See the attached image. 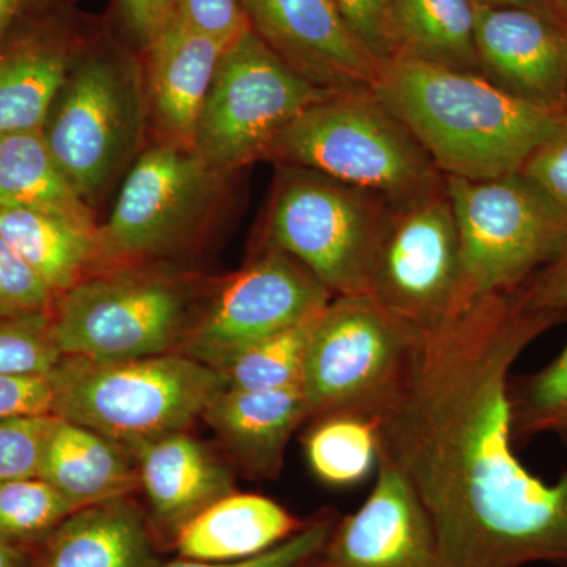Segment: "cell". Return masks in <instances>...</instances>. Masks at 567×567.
<instances>
[{
  "mask_svg": "<svg viewBox=\"0 0 567 567\" xmlns=\"http://www.w3.org/2000/svg\"><path fill=\"white\" fill-rule=\"evenodd\" d=\"M319 315L238 354L219 371L226 380V390L271 391L301 383L306 352Z\"/></svg>",
  "mask_w": 567,
  "mask_h": 567,
  "instance_id": "29",
  "label": "cell"
},
{
  "mask_svg": "<svg viewBox=\"0 0 567 567\" xmlns=\"http://www.w3.org/2000/svg\"><path fill=\"white\" fill-rule=\"evenodd\" d=\"M178 0H118L123 18L136 39L148 47L177 10Z\"/></svg>",
  "mask_w": 567,
  "mask_h": 567,
  "instance_id": "40",
  "label": "cell"
},
{
  "mask_svg": "<svg viewBox=\"0 0 567 567\" xmlns=\"http://www.w3.org/2000/svg\"><path fill=\"white\" fill-rule=\"evenodd\" d=\"M462 251V306L514 292L567 251V215L520 173L446 177Z\"/></svg>",
  "mask_w": 567,
  "mask_h": 567,
  "instance_id": "8",
  "label": "cell"
},
{
  "mask_svg": "<svg viewBox=\"0 0 567 567\" xmlns=\"http://www.w3.org/2000/svg\"><path fill=\"white\" fill-rule=\"evenodd\" d=\"M249 25L290 69L327 91L372 89L380 62L333 0H244Z\"/></svg>",
  "mask_w": 567,
  "mask_h": 567,
  "instance_id": "14",
  "label": "cell"
},
{
  "mask_svg": "<svg viewBox=\"0 0 567 567\" xmlns=\"http://www.w3.org/2000/svg\"><path fill=\"white\" fill-rule=\"evenodd\" d=\"M140 486L147 495L153 535L175 540L205 507L235 492L221 458L183 432L159 436L133 451Z\"/></svg>",
  "mask_w": 567,
  "mask_h": 567,
  "instance_id": "17",
  "label": "cell"
},
{
  "mask_svg": "<svg viewBox=\"0 0 567 567\" xmlns=\"http://www.w3.org/2000/svg\"><path fill=\"white\" fill-rule=\"evenodd\" d=\"M35 3L37 0H0V40L18 31Z\"/></svg>",
  "mask_w": 567,
  "mask_h": 567,
  "instance_id": "41",
  "label": "cell"
},
{
  "mask_svg": "<svg viewBox=\"0 0 567 567\" xmlns=\"http://www.w3.org/2000/svg\"><path fill=\"white\" fill-rule=\"evenodd\" d=\"M514 446L548 432L567 435V346L551 363L507 380Z\"/></svg>",
  "mask_w": 567,
  "mask_h": 567,
  "instance_id": "28",
  "label": "cell"
},
{
  "mask_svg": "<svg viewBox=\"0 0 567 567\" xmlns=\"http://www.w3.org/2000/svg\"><path fill=\"white\" fill-rule=\"evenodd\" d=\"M554 6L558 17L567 24V0H554Z\"/></svg>",
  "mask_w": 567,
  "mask_h": 567,
  "instance_id": "44",
  "label": "cell"
},
{
  "mask_svg": "<svg viewBox=\"0 0 567 567\" xmlns=\"http://www.w3.org/2000/svg\"><path fill=\"white\" fill-rule=\"evenodd\" d=\"M391 205L333 177L278 164L265 248L289 254L334 297L365 293Z\"/></svg>",
  "mask_w": 567,
  "mask_h": 567,
  "instance_id": "9",
  "label": "cell"
},
{
  "mask_svg": "<svg viewBox=\"0 0 567 567\" xmlns=\"http://www.w3.org/2000/svg\"><path fill=\"white\" fill-rule=\"evenodd\" d=\"M132 457L107 436L54 416L44 440L39 477L81 509L128 496L140 487Z\"/></svg>",
  "mask_w": 567,
  "mask_h": 567,
  "instance_id": "22",
  "label": "cell"
},
{
  "mask_svg": "<svg viewBox=\"0 0 567 567\" xmlns=\"http://www.w3.org/2000/svg\"><path fill=\"white\" fill-rule=\"evenodd\" d=\"M175 14L224 44L233 43L251 29L244 0H178Z\"/></svg>",
  "mask_w": 567,
  "mask_h": 567,
  "instance_id": "36",
  "label": "cell"
},
{
  "mask_svg": "<svg viewBox=\"0 0 567 567\" xmlns=\"http://www.w3.org/2000/svg\"><path fill=\"white\" fill-rule=\"evenodd\" d=\"M0 207L31 208L96 226L48 147L43 132L0 133Z\"/></svg>",
  "mask_w": 567,
  "mask_h": 567,
  "instance_id": "25",
  "label": "cell"
},
{
  "mask_svg": "<svg viewBox=\"0 0 567 567\" xmlns=\"http://www.w3.org/2000/svg\"><path fill=\"white\" fill-rule=\"evenodd\" d=\"M529 311L567 312V251L518 289Z\"/></svg>",
  "mask_w": 567,
  "mask_h": 567,
  "instance_id": "39",
  "label": "cell"
},
{
  "mask_svg": "<svg viewBox=\"0 0 567 567\" xmlns=\"http://www.w3.org/2000/svg\"><path fill=\"white\" fill-rule=\"evenodd\" d=\"M309 416L301 383L271 391L224 390L204 413L230 456L254 480L279 475L293 432Z\"/></svg>",
  "mask_w": 567,
  "mask_h": 567,
  "instance_id": "19",
  "label": "cell"
},
{
  "mask_svg": "<svg viewBox=\"0 0 567 567\" xmlns=\"http://www.w3.org/2000/svg\"><path fill=\"white\" fill-rule=\"evenodd\" d=\"M312 421L305 436L306 458L312 473L334 487L363 481L379 461L377 417L334 413Z\"/></svg>",
  "mask_w": 567,
  "mask_h": 567,
  "instance_id": "27",
  "label": "cell"
},
{
  "mask_svg": "<svg viewBox=\"0 0 567 567\" xmlns=\"http://www.w3.org/2000/svg\"><path fill=\"white\" fill-rule=\"evenodd\" d=\"M377 194L391 207L446 188V177L372 89L336 92L286 126L265 158Z\"/></svg>",
  "mask_w": 567,
  "mask_h": 567,
  "instance_id": "4",
  "label": "cell"
},
{
  "mask_svg": "<svg viewBox=\"0 0 567 567\" xmlns=\"http://www.w3.org/2000/svg\"><path fill=\"white\" fill-rule=\"evenodd\" d=\"M62 357L51 311L0 317V375H48Z\"/></svg>",
  "mask_w": 567,
  "mask_h": 567,
  "instance_id": "31",
  "label": "cell"
},
{
  "mask_svg": "<svg viewBox=\"0 0 567 567\" xmlns=\"http://www.w3.org/2000/svg\"><path fill=\"white\" fill-rule=\"evenodd\" d=\"M333 297L289 254L264 248L223 284L178 353L223 371L249 347L319 315Z\"/></svg>",
  "mask_w": 567,
  "mask_h": 567,
  "instance_id": "13",
  "label": "cell"
},
{
  "mask_svg": "<svg viewBox=\"0 0 567 567\" xmlns=\"http://www.w3.org/2000/svg\"><path fill=\"white\" fill-rule=\"evenodd\" d=\"M481 74L546 110L567 112V24L543 11L475 6Z\"/></svg>",
  "mask_w": 567,
  "mask_h": 567,
  "instance_id": "16",
  "label": "cell"
},
{
  "mask_svg": "<svg viewBox=\"0 0 567 567\" xmlns=\"http://www.w3.org/2000/svg\"><path fill=\"white\" fill-rule=\"evenodd\" d=\"M308 522L267 496L233 492L186 524L174 546L182 558L196 561H245L297 535Z\"/></svg>",
  "mask_w": 567,
  "mask_h": 567,
  "instance_id": "21",
  "label": "cell"
},
{
  "mask_svg": "<svg viewBox=\"0 0 567 567\" xmlns=\"http://www.w3.org/2000/svg\"><path fill=\"white\" fill-rule=\"evenodd\" d=\"M365 293L421 331L462 308L461 237L446 188L390 208Z\"/></svg>",
  "mask_w": 567,
  "mask_h": 567,
  "instance_id": "12",
  "label": "cell"
},
{
  "mask_svg": "<svg viewBox=\"0 0 567 567\" xmlns=\"http://www.w3.org/2000/svg\"><path fill=\"white\" fill-rule=\"evenodd\" d=\"M338 518L339 514L334 511H323L311 518L297 535L259 557L245 559V561L205 563L182 558L177 561L159 563L156 567H303L319 557Z\"/></svg>",
  "mask_w": 567,
  "mask_h": 567,
  "instance_id": "32",
  "label": "cell"
},
{
  "mask_svg": "<svg viewBox=\"0 0 567 567\" xmlns=\"http://www.w3.org/2000/svg\"><path fill=\"white\" fill-rule=\"evenodd\" d=\"M563 439L567 440V435H566V436H563Z\"/></svg>",
  "mask_w": 567,
  "mask_h": 567,
  "instance_id": "46",
  "label": "cell"
},
{
  "mask_svg": "<svg viewBox=\"0 0 567 567\" xmlns=\"http://www.w3.org/2000/svg\"><path fill=\"white\" fill-rule=\"evenodd\" d=\"M193 289L175 276L118 265L59 295L52 334L63 357L134 360L178 352L197 317Z\"/></svg>",
  "mask_w": 567,
  "mask_h": 567,
  "instance_id": "7",
  "label": "cell"
},
{
  "mask_svg": "<svg viewBox=\"0 0 567 567\" xmlns=\"http://www.w3.org/2000/svg\"><path fill=\"white\" fill-rule=\"evenodd\" d=\"M333 93L290 69L248 29L219 59L197 118L193 148L213 169L233 174L264 159L289 123Z\"/></svg>",
  "mask_w": 567,
  "mask_h": 567,
  "instance_id": "10",
  "label": "cell"
},
{
  "mask_svg": "<svg viewBox=\"0 0 567 567\" xmlns=\"http://www.w3.org/2000/svg\"><path fill=\"white\" fill-rule=\"evenodd\" d=\"M54 292L0 237V317L51 311Z\"/></svg>",
  "mask_w": 567,
  "mask_h": 567,
  "instance_id": "34",
  "label": "cell"
},
{
  "mask_svg": "<svg viewBox=\"0 0 567 567\" xmlns=\"http://www.w3.org/2000/svg\"><path fill=\"white\" fill-rule=\"evenodd\" d=\"M47 377L51 415L92 429L130 453L185 431L226 390L218 369L178 352L118 361L62 357Z\"/></svg>",
  "mask_w": 567,
  "mask_h": 567,
  "instance_id": "3",
  "label": "cell"
},
{
  "mask_svg": "<svg viewBox=\"0 0 567 567\" xmlns=\"http://www.w3.org/2000/svg\"><path fill=\"white\" fill-rule=\"evenodd\" d=\"M520 174L567 215V117L529 156Z\"/></svg>",
  "mask_w": 567,
  "mask_h": 567,
  "instance_id": "37",
  "label": "cell"
},
{
  "mask_svg": "<svg viewBox=\"0 0 567 567\" xmlns=\"http://www.w3.org/2000/svg\"><path fill=\"white\" fill-rule=\"evenodd\" d=\"M148 118L140 66L93 54L73 59L41 132L65 177L92 207L141 155Z\"/></svg>",
  "mask_w": 567,
  "mask_h": 567,
  "instance_id": "5",
  "label": "cell"
},
{
  "mask_svg": "<svg viewBox=\"0 0 567 567\" xmlns=\"http://www.w3.org/2000/svg\"><path fill=\"white\" fill-rule=\"evenodd\" d=\"M52 391L47 375H0V421L51 415Z\"/></svg>",
  "mask_w": 567,
  "mask_h": 567,
  "instance_id": "38",
  "label": "cell"
},
{
  "mask_svg": "<svg viewBox=\"0 0 567 567\" xmlns=\"http://www.w3.org/2000/svg\"><path fill=\"white\" fill-rule=\"evenodd\" d=\"M565 322L529 311L518 290L468 301L425 331L377 417L379 457L415 492L445 567H567V470L548 484L518 461L507 401L517 358Z\"/></svg>",
  "mask_w": 567,
  "mask_h": 567,
  "instance_id": "1",
  "label": "cell"
},
{
  "mask_svg": "<svg viewBox=\"0 0 567 567\" xmlns=\"http://www.w3.org/2000/svg\"><path fill=\"white\" fill-rule=\"evenodd\" d=\"M473 3L484 7H520V9L543 11V13L559 18L554 0H473Z\"/></svg>",
  "mask_w": 567,
  "mask_h": 567,
  "instance_id": "43",
  "label": "cell"
},
{
  "mask_svg": "<svg viewBox=\"0 0 567 567\" xmlns=\"http://www.w3.org/2000/svg\"><path fill=\"white\" fill-rule=\"evenodd\" d=\"M372 91L440 173L466 181L520 173L567 117L502 91L483 74L405 55L380 62Z\"/></svg>",
  "mask_w": 567,
  "mask_h": 567,
  "instance_id": "2",
  "label": "cell"
},
{
  "mask_svg": "<svg viewBox=\"0 0 567 567\" xmlns=\"http://www.w3.org/2000/svg\"><path fill=\"white\" fill-rule=\"evenodd\" d=\"M319 567H445L434 527L405 477L385 458L363 505L339 516Z\"/></svg>",
  "mask_w": 567,
  "mask_h": 567,
  "instance_id": "15",
  "label": "cell"
},
{
  "mask_svg": "<svg viewBox=\"0 0 567 567\" xmlns=\"http://www.w3.org/2000/svg\"><path fill=\"white\" fill-rule=\"evenodd\" d=\"M424 333L371 295L333 297L317 317L306 352L301 388L309 417H379L404 385Z\"/></svg>",
  "mask_w": 567,
  "mask_h": 567,
  "instance_id": "6",
  "label": "cell"
},
{
  "mask_svg": "<svg viewBox=\"0 0 567 567\" xmlns=\"http://www.w3.org/2000/svg\"><path fill=\"white\" fill-rule=\"evenodd\" d=\"M73 58L43 29L0 40V133L40 130Z\"/></svg>",
  "mask_w": 567,
  "mask_h": 567,
  "instance_id": "24",
  "label": "cell"
},
{
  "mask_svg": "<svg viewBox=\"0 0 567 567\" xmlns=\"http://www.w3.org/2000/svg\"><path fill=\"white\" fill-rule=\"evenodd\" d=\"M303 567H319V565H317V558L316 559H312L311 563H308V565L303 566Z\"/></svg>",
  "mask_w": 567,
  "mask_h": 567,
  "instance_id": "45",
  "label": "cell"
},
{
  "mask_svg": "<svg viewBox=\"0 0 567 567\" xmlns=\"http://www.w3.org/2000/svg\"><path fill=\"white\" fill-rule=\"evenodd\" d=\"M0 237L55 297L99 271L100 227L31 208L0 207Z\"/></svg>",
  "mask_w": 567,
  "mask_h": 567,
  "instance_id": "23",
  "label": "cell"
},
{
  "mask_svg": "<svg viewBox=\"0 0 567 567\" xmlns=\"http://www.w3.org/2000/svg\"><path fill=\"white\" fill-rule=\"evenodd\" d=\"M227 47L178 14L148 44L145 93L148 115L162 130L163 141L193 147L197 118Z\"/></svg>",
  "mask_w": 567,
  "mask_h": 567,
  "instance_id": "18",
  "label": "cell"
},
{
  "mask_svg": "<svg viewBox=\"0 0 567 567\" xmlns=\"http://www.w3.org/2000/svg\"><path fill=\"white\" fill-rule=\"evenodd\" d=\"M350 31L379 62L395 54L394 0H333Z\"/></svg>",
  "mask_w": 567,
  "mask_h": 567,
  "instance_id": "35",
  "label": "cell"
},
{
  "mask_svg": "<svg viewBox=\"0 0 567 567\" xmlns=\"http://www.w3.org/2000/svg\"><path fill=\"white\" fill-rule=\"evenodd\" d=\"M151 522L128 496L81 507L44 540L37 567H156Z\"/></svg>",
  "mask_w": 567,
  "mask_h": 567,
  "instance_id": "20",
  "label": "cell"
},
{
  "mask_svg": "<svg viewBox=\"0 0 567 567\" xmlns=\"http://www.w3.org/2000/svg\"><path fill=\"white\" fill-rule=\"evenodd\" d=\"M54 415L0 421V483L39 476L44 440Z\"/></svg>",
  "mask_w": 567,
  "mask_h": 567,
  "instance_id": "33",
  "label": "cell"
},
{
  "mask_svg": "<svg viewBox=\"0 0 567 567\" xmlns=\"http://www.w3.org/2000/svg\"><path fill=\"white\" fill-rule=\"evenodd\" d=\"M78 511L39 476L0 483V540L22 546L47 537Z\"/></svg>",
  "mask_w": 567,
  "mask_h": 567,
  "instance_id": "30",
  "label": "cell"
},
{
  "mask_svg": "<svg viewBox=\"0 0 567 567\" xmlns=\"http://www.w3.org/2000/svg\"><path fill=\"white\" fill-rule=\"evenodd\" d=\"M226 177L189 145L163 141L141 153L100 227L103 264L144 262L181 249L210 218Z\"/></svg>",
  "mask_w": 567,
  "mask_h": 567,
  "instance_id": "11",
  "label": "cell"
},
{
  "mask_svg": "<svg viewBox=\"0 0 567 567\" xmlns=\"http://www.w3.org/2000/svg\"><path fill=\"white\" fill-rule=\"evenodd\" d=\"M393 35L394 55L481 74L473 0H394Z\"/></svg>",
  "mask_w": 567,
  "mask_h": 567,
  "instance_id": "26",
  "label": "cell"
},
{
  "mask_svg": "<svg viewBox=\"0 0 567 567\" xmlns=\"http://www.w3.org/2000/svg\"><path fill=\"white\" fill-rule=\"evenodd\" d=\"M37 563L24 547L0 540V567H37Z\"/></svg>",
  "mask_w": 567,
  "mask_h": 567,
  "instance_id": "42",
  "label": "cell"
}]
</instances>
